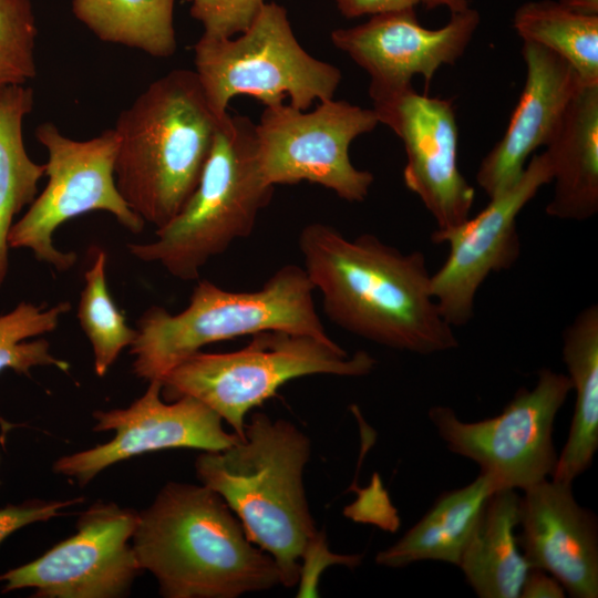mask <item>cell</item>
I'll return each mask as SVG.
<instances>
[{
    "mask_svg": "<svg viewBox=\"0 0 598 598\" xmlns=\"http://www.w3.org/2000/svg\"><path fill=\"white\" fill-rule=\"evenodd\" d=\"M298 246L323 312L338 327L422 355L458 346L433 299L423 252H403L372 234L349 239L322 223L305 226Z\"/></svg>",
    "mask_w": 598,
    "mask_h": 598,
    "instance_id": "1",
    "label": "cell"
},
{
    "mask_svg": "<svg viewBox=\"0 0 598 598\" xmlns=\"http://www.w3.org/2000/svg\"><path fill=\"white\" fill-rule=\"evenodd\" d=\"M132 548L166 598H237L281 585L274 558L203 484H166L138 514Z\"/></svg>",
    "mask_w": 598,
    "mask_h": 598,
    "instance_id": "2",
    "label": "cell"
},
{
    "mask_svg": "<svg viewBox=\"0 0 598 598\" xmlns=\"http://www.w3.org/2000/svg\"><path fill=\"white\" fill-rule=\"evenodd\" d=\"M310 455V439L297 425L254 412L243 439L203 452L195 463L202 484L226 502L249 540L274 558L285 587L299 582L302 559L320 534L303 485Z\"/></svg>",
    "mask_w": 598,
    "mask_h": 598,
    "instance_id": "3",
    "label": "cell"
},
{
    "mask_svg": "<svg viewBox=\"0 0 598 598\" xmlns=\"http://www.w3.org/2000/svg\"><path fill=\"white\" fill-rule=\"evenodd\" d=\"M225 116L214 113L196 72L186 69L155 80L120 113L115 183L144 221L159 228L182 209Z\"/></svg>",
    "mask_w": 598,
    "mask_h": 598,
    "instance_id": "4",
    "label": "cell"
},
{
    "mask_svg": "<svg viewBox=\"0 0 598 598\" xmlns=\"http://www.w3.org/2000/svg\"><path fill=\"white\" fill-rule=\"evenodd\" d=\"M315 287L303 267L288 264L255 291H229L199 280L182 312L153 306L137 320L131 344L133 372L161 380L204 346L261 331L277 330L331 339L313 302Z\"/></svg>",
    "mask_w": 598,
    "mask_h": 598,
    "instance_id": "5",
    "label": "cell"
},
{
    "mask_svg": "<svg viewBox=\"0 0 598 598\" xmlns=\"http://www.w3.org/2000/svg\"><path fill=\"white\" fill-rule=\"evenodd\" d=\"M274 194L261 173L256 123L248 116L221 120L199 182L182 209L156 229V240L128 244L135 258L161 264L183 281L199 279L209 259L254 230Z\"/></svg>",
    "mask_w": 598,
    "mask_h": 598,
    "instance_id": "6",
    "label": "cell"
},
{
    "mask_svg": "<svg viewBox=\"0 0 598 598\" xmlns=\"http://www.w3.org/2000/svg\"><path fill=\"white\" fill-rule=\"evenodd\" d=\"M375 364L367 351L349 354L332 339L268 330L236 351L189 355L161 379L162 396L199 400L243 439L248 414L285 383L312 374L362 377Z\"/></svg>",
    "mask_w": 598,
    "mask_h": 598,
    "instance_id": "7",
    "label": "cell"
},
{
    "mask_svg": "<svg viewBox=\"0 0 598 598\" xmlns=\"http://www.w3.org/2000/svg\"><path fill=\"white\" fill-rule=\"evenodd\" d=\"M196 74L214 113L223 117L230 100L249 95L265 106L283 103L307 111L333 99L341 72L309 54L298 42L286 9L266 2L250 27L235 39L202 35L194 44Z\"/></svg>",
    "mask_w": 598,
    "mask_h": 598,
    "instance_id": "8",
    "label": "cell"
},
{
    "mask_svg": "<svg viewBox=\"0 0 598 598\" xmlns=\"http://www.w3.org/2000/svg\"><path fill=\"white\" fill-rule=\"evenodd\" d=\"M35 137L48 152V183L8 235L11 248H28L39 261L60 272L76 262L74 251L54 247L53 233L65 221L89 212L112 214L128 231L144 228L138 216L120 194L114 175L117 137L114 128L85 141L63 135L52 122L35 130Z\"/></svg>",
    "mask_w": 598,
    "mask_h": 598,
    "instance_id": "9",
    "label": "cell"
},
{
    "mask_svg": "<svg viewBox=\"0 0 598 598\" xmlns=\"http://www.w3.org/2000/svg\"><path fill=\"white\" fill-rule=\"evenodd\" d=\"M570 391L568 375L544 368L536 385L518 389L496 416L464 422L445 405L427 415L448 450L475 462L497 489L524 491L554 473V422Z\"/></svg>",
    "mask_w": 598,
    "mask_h": 598,
    "instance_id": "10",
    "label": "cell"
},
{
    "mask_svg": "<svg viewBox=\"0 0 598 598\" xmlns=\"http://www.w3.org/2000/svg\"><path fill=\"white\" fill-rule=\"evenodd\" d=\"M379 124L373 109L329 99L307 112L283 103L265 106L256 123L259 166L275 185L309 182L350 203L363 202L373 174L358 169L349 147Z\"/></svg>",
    "mask_w": 598,
    "mask_h": 598,
    "instance_id": "11",
    "label": "cell"
},
{
    "mask_svg": "<svg viewBox=\"0 0 598 598\" xmlns=\"http://www.w3.org/2000/svg\"><path fill=\"white\" fill-rule=\"evenodd\" d=\"M551 179L545 152L534 155L519 179L491 197L475 217L456 227L433 231L432 241L446 243L450 251L441 268L431 275V292L451 327L467 324L474 315L475 296L485 279L516 262L520 254L517 216Z\"/></svg>",
    "mask_w": 598,
    "mask_h": 598,
    "instance_id": "12",
    "label": "cell"
},
{
    "mask_svg": "<svg viewBox=\"0 0 598 598\" xmlns=\"http://www.w3.org/2000/svg\"><path fill=\"white\" fill-rule=\"evenodd\" d=\"M138 513L97 502L79 518L76 533L39 558L0 575L2 592L34 588L40 598H115L142 570L130 540Z\"/></svg>",
    "mask_w": 598,
    "mask_h": 598,
    "instance_id": "13",
    "label": "cell"
},
{
    "mask_svg": "<svg viewBox=\"0 0 598 598\" xmlns=\"http://www.w3.org/2000/svg\"><path fill=\"white\" fill-rule=\"evenodd\" d=\"M94 431L115 432L114 437L90 450L56 460L54 472L86 484L117 462L166 448L221 451L240 437L228 433L223 419L193 396L162 400V382H148L145 393L125 409L96 411Z\"/></svg>",
    "mask_w": 598,
    "mask_h": 598,
    "instance_id": "14",
    "label": "cell"
},
{
    "mask_svg": "<svg viewBox=\"0 0 598 598\" xmlns=\"http://www.w3.org/2000/svg\"><path fill=\"white\" fill-rule=\"evenodd\" d=\"M379 123L403 142L405 186L423 203L439 230L470 217L475 190L457 166L458 130L451 101L419 94L413 86L373 101Z\"/></svg>",
    "mask_w": 598,
    "mask_h": 598,
    "instance_id": "15",
    "label": "cell"
},
{
    "mask_svg": "<svg viewBox=\"0 0 598 598\" xmlns=\"http://www.w3.org/2000/svg\"><path fill=\"white\" fill-rule=\"evenodd\" d=\"M481 17L471 7L451 13L440 29L421 25L415 10L379 13L365 23L336 29L331 42L370 76L369 95L377 101L412 86L422 75L426 85L444 64H454L470 44Z\"/></svg>",
    "mask_w": 598,
    "mask_h": 598,
    "instance_id": "16",
    "label": "cell"
},
{
    "mask_svg": "<svg viewBox=\"0 0 598 598\" xmlns=\"http://www.w3.org/2000/svg\"><path fill=\"white\" fill-rule=\"evenodd\" d=\"M517 543L532 568L554 576L574 598L598 597V524L571 484L548 478L524 489Z\"/></svg>",
    "mask_w": 598,
    "mask_h": 598,
    "instance_id": "17",
    "label": "cell"
},
{
    "mask_svg": "<svg viewBox=\"0 0 598 598\" xmlns=\"http://www.w3.org/2000/svg\"><path fill=\"white\" fill-rule=\"evenodd\" d=\"M526 82L503 137L482 159L476 182L491 198L514 185L527 157L550 141L573 96L584 84L551 50L523 41Z\"/></svg>",
    "mask_w": 598,
    "mask_h": 598,
    "instance_id": "18",
    "label": "cell"
},
{
    "mask_svg": "<svg viewBox=\"0 0 598 598\" xmlns=\"http://www.w3.org/2000/svg\"><path fill=\"white\" fill-rule=\"evenodd\" d=\"M554 194L545 210L584 221L598 212V84H581L546 144Z\"/></svg>",
    "mask_w": 598,
    "mask_h": 598,
    "instance_id": "19",
    "label": "cell"
},
{
    "mask_svg": "<svg viewBox=\"0 0 598 598\" xmlns=\"http://www.w3.org/2000/svg\"><path fill=\"white\" fill-rule=\"evenodd\" d=\"M520 496L515 489L493 492L457 567L480 598H518L530 565L519 550Z\"/></svg>",
    "mask_w": 598,
    "mask_h": 598,
    "instance_id": "20",
    "label": "cell"
},
{
    "mask_svg": "<svg viewBox=\"0 0 598 598\" xmlns=\"http://www.w3.org/2000/svg\"><path fill=\"white\" fill-rule=\"evenodd\" d=\"M495 491L494 481L480 473L466 486L441 494L396 543L377 554L375 563L388 568L424 560L457 566L484 504Z\"/></svg>",
    "mask_w": 598,
    "mask_h": 598,
    "instance_id": "21",
    "label": "cell"
},
{
    "mask_svg": "<svg viewBox=\"0 0 598 598\" xmlns=\"http://www.w3.org/2000/svg\"><path fill=\"white\" fill-rule=\"evenodd\" d=\"M563 360L576 391L567 441L551 480L573 484L592 464L598 448V306L584 308L563 333Z\"/></svg>",
    "mask_w": 598,
    "mask_h": 598,
    "instance_id": "22",
    "label": "cell"
},
{
    "mask_svg": "<svg viewBox=\"0 0 598 598\" xmlns=\"http://www.w3.org/2000/svg\"><path fill=\"white\" fill-rule=\"evenodd\" d=\"M34 103L33 90L25 85L0 89V288L8 272V235L13 218L37 197L45 164L27 153L22 124Z\"/></svg>",
    "mask_w": 598,
    "mask_h": 598,
    "instance_id": "23",
    "label": "cell"
},
{
    "mask_svg": "<svg viewBox=\"0 0 598 598\" xmlns=\"http://www.w3.org/2000/svg\"><path fill=\"white\" fill-rule=\"evenodd\" d=\"M175 0H72L74 17L103 42L167 59L177 49Z\"/></svg>",
    "mask_w": 598,
    "mask_h": 598,
    "instance_id": "24",
    "label": "cell"
},
{
    "mask_svg": "<svg viewBox=\"0 0 598 598\" xmlns=\"http://www.w3.org/2000/svg\"><path fill=\"white\" fill-rule=\"evenodd\" d=\"M513 25L523 41L564 58L585 85L598 84V16L575 13L559 1H529L517 8Z\"/></svg>",
    "mask_w": 598,
    "mask_h": 598,
    "instance_id": "25",
    "label": "cell"
},
{
    "mask_svg": "<svg viewBox=\"0 0 598 598\" xmlns=\"http://www.w3.org/2000/svg\"><path fill=\"white\" fill-rule=\"evenodd\" d=\"M105 267L106 254L99 250L84 274L85 285L78 309V319L92 346L94 370L99 377L105 375L123 349L131 347L137 334L136 329L127 324L109 292Z\"/></svg>",
    "mask_w": 598,
    "mask_h": 598,
    "instance_id": "26",
    "label": "cell"
},
{
    "mask_svg": "<svg viewBox=\"0 0 598 598\" xmlns=\"http://www.w3.org/2000/svg\"><path fill=\"white\" fill-rule=\"evenodd\" d=\"M70 309L69 301L47 309L23 301L9 313L0 316V372L12 369L28 374L31 368L38 365H54L68 372L70 364L51 353L48 340H27L54 331L61 317Z\"/></svg>",
    "mask_w": 598,
    "mask_h": 598,
    "instance_id": "27",
    "label": "cell"
},
{
    "mask_svg": "<svg viewBox=\"0 0 598 598\" xmlns=\"http://www.w3.org/2000/svg\"><path fill=\"white\" fill-rule=\"evenodd\" d=\"M37 35L31 0H0V89L35 78Z\"/></svg>",
    "mask_w": 598,
    "mask_h": 598,
    "instance_id": "28",
    "label": "cell"
},
{
    "mask_svg": "<svg viewBox=\"0 0 598 598\" xmlns=\"http://www.w3.org/2000/svg\"><path fill=\"white\" fill-rule=\"evenodd\" d=\"M190 16L202 23L203 35L230 39L246 31L266 0H187Z\"/></svg>",
    "mask_w": 598,
    "mask_h": 598,
    "instance_id": "29",
    "label": "cell"
},
{
    "mask_svg": "<svg viewBox=\"0 0 598 598\" xmlns=\"http://www.w3.org/2000/svg\"><path fill=\"white\" fill-rule=\"evenodd\" d=\"M83 497L66 501H29L19 505L0 508V545L12 533L37 522L56 517L65 507L82 503Z\"/></svg>",
    "mask_w": 598,
    "mask_h": 598,
    "instance_id": "30",
    "label": "cell"
},
{
    "mask_svg": "<svg viewBox=\"0 0 598 598\" xmlns=\"http://www.w3.org/2000/svg\"><path fill=\"white\" fill-rule=\"evenodd\" d=\"M336 3L346 18L402 11L420 4L427 9L445 7L451 13L470 8L467 0H336Z\"/></svg>",
    "mask_w": 598,
    "mask_h": 598,
    "instance_id": "31",
    "label": "cell"
},
{
    "mask_svg": "<svg viewBox=\"0 0 598 598\" xmlns=\"http://www.w3.org/2000/svg\"><path fill=\"white\" fill-rule=\"evenodd\" d=\"M566 591L561 584L550 574L530 568L528 571L519 597L522 598H564Z\"/></svg>",
    "mask_w": 598,
    "mask_h": 598,
    "instance_id": "32",
    "label": "cell"
},
{
    "mask_svg": "<svg viewBox=\"0 0 598 598\" xmlns=\"http://www.w3.org/2000/svg\"><path fill=\"white\" fill-rule=\"evenodd\" d=\"M568 10L582 16H598V0H559Z\"/></svg>",
    "mask_w": 598,
    "mask_h": 598,
    "instance_id": "33",
    "label": "cell"
}]
</instances>
